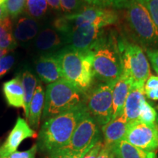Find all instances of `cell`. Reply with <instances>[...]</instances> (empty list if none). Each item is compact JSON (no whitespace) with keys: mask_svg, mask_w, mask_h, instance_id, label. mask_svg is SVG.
<instances>
[{"mask_svg":"<svg viewBox=\"0 0 158 158\" xmlns=\"http://www.w3.org/2000/svg\"><path fill=\"white\" fill-rule=\"evenodd\" d=\"M85 96L86 94L64 79L48 84L42 119L45 122L84 103Z\"/></svg>","mask_w":158,"mask_h":158,"instance_id":"cell-5","label":"cell"},{"mask_svg":"<svg viewBox=\"0 0 158 158\" xmlns=\"http://www.w3.org/2000/svg\"><path fill=\"white\" fill-rule=\"evenodd\" d=\"M144 92H145V96L149 99L153 100H158V88L155 89L144 91Z\"/></svg>","mask_w":158,"mask_h":158,"instance_id":"cell-38","label":"cell"},{"mask_svg":"<svg viewBox=\"0 0 158 158\" xmlns=\"http://www.w3.org/2000/svg\"><path fill=\"white\" fill-rule=\"evenodd\" d=\"M132 84H133L132 81L124 73H122L114 84L113 92H112L113 113H112L111 119L123 113L124 103Z\"/></svg>","mask_w":158,"mask_h":158,"instance_id":"cell-18","label":"cell"},{"mask_svg":"<svg viewBox=\"0 0 158 158\" xmlns=\"http://www.w3.org/2000/svg\"><path fill=\"white\" fill-rule=\"evenodd\" d=\"M100 126L87 112L77 124L67 149L77 153H84L102 139Z\"/></svg>","mask_w":158,"mask_h":158,"instance_id":"cell-9","label":"cell"},{"mask_svg":"<svg viewBox=\"0 0 158 158\" xmlns=\"http://www.w3.org/2000/svg\"><path fill=\"white\" fill-rule=\"evenodd\" d=\"M36 137V132L29 126L25 119L19 117L8 137L0 147V158H7L10 154L17 151L20 144L27 138Z\"/></svg>","mask_w":158,"mask_h":158,"instance_id":"cell-12","label":"cell"},{"mask_svg":"<svg viewBox=\"0 0 158 158\" xmlns=\"http://www.w3.org/2000/svg\"><path fill=\"white\" fill-rule=\"evenodd\" d=\"M84 153L74 152L67 148L63 147L48 154L45 158H81Z\"/></svg>","mask_w":158,"mask_h":158,"instance_id":"cell-29","label":"cell"},{"mask_svg":"<svg viewBox=\"0 0 158 158\" xmlns=\"http://www.w3.org/2000/svg\"><path fill=\"white\" fill-rule=\"evenodd\" d=\"M120 37L121 32L116 29L105 30L91 49L94 78L99 82L115 83L122 73Z\"/></svg>","mask_w":158,"mask_h":158,"instance_id":"cell-2","label":"cell"},{"mask_svg":"<svg viewBox=\"0 0 158 158\" xmlns=\"http://www.w3.org/2000/svg\"><path fill=\"white\" fill-rule=\"evenodd\" d=\"M45 102V91L43 89L41 82H38L35 93L31 98L29 105L28 122L29 126L33 130H37L39 127L41 116L43 115Z\"/></svg>","mask_w":158,"mask_h":158,"instance_id":"cell-20","label":"cell"},{"mask_svg":"<svg viewBox=\"0 0 158 158\" xmlns=\"http://www.w3.org/2000/svg\"><path fill=\"white\" fill-rule=\"evenodd\" d=\"M21 79V84L24 92V114L26 118H28L29 105H30L31 98L35 93V91L38 84L39 80L29 70H24L21 74H19Z\"/></svg>","mask_w":158,"mask_h":158,"instance_id":"cell-22","label":"cell"},{"mask_svg":"<svg viewBox=\"0 0 158 158\" xmlns=\"http://www.w3.org/2000/svg\"><path fill=\"white\" fill-rule=\"evenodd\" d=\"M145 52L152 65L154 70L158 74V48L147 49L145 50Z\"/></svg>","mask_w":158,"mask_h":158,"instance_id":"cell-34","label":"cell"},{"mask_svg":"<svg viewBox=\"0 0 158 158\" xmlns=\"http://www.w3.org/2000/svg\"><path fill=\"white\" fill-rule=\"evenodd\" d=\"M27 0H6L5 5L10 17L16 19L24 11Z\"/></svg>","mask_w":158,"mask_h":158,"instance_id":"cell-27","label":"cell"},{"mask_svg":"<svg viewBox=\"0 0 158 158\" xmlns=\"http://www.w3.org/2000/svg\"><path fill=\"white\" fill-rule=\"evenodd\" d=\"M87 112L84 102L45 121L38 134L37 149L48 155L66 147L77 124Z\"/></svg>","mask_w":158,"mask_h":158,"instance_id":"cell-1","label":"cell"},{"mask_svg":"<svg viewBox=\"0 0 158 158\" xmlns=\"http://www.w3.org/2000/svg\"><path fill=\"white\" fill-rule=\"evenodd\" d=\"M48 5L46 0H27L24 12L35 20L43 19L47 13Z\"/></svg>","mask_w":158,"mask_h":158,"instance_id":"cell-24","label":"cell"},{"mask_svg":"<svg viewBox=\"0 0 158 158\" xmlns=\"http://www.w3.org/2000/svg\"><path fill=\"white\" fill-rule=\"evenodd\" d=\"M17 43L13 35V23L10 17L0 21V48L10 51L16 47Z\"/></svg>","mask_w":158,"mask_h":158,"instance_id":"cell-23","label":"cell"},{"mask_svg":"<svg viewBox=\"0 0 158 158\" xmlns=\"http://www.w3.org/2000/svg\"><path fill=\"white\" fill-rule=\"evenodd\" d=\"M8 52V51L5 50V49H3V48H0V59L2 58V57L5 56L6 54Z\"/></svg>","mask_w":158,"mask_h":158,"instance_id":"cell-40","label":"cell"},{"mask_svg":"<svg viewBox=\"0 0 158 158\" xmlns=\"http://www.w3.org/2000/svg\"><path fill=\"white\" fill-rule=\"evenodd\" d=\"M135 1H137V2H141V1H143V0H135Z\"/></svg>","mask_w":158,"mask_h":158,"instance_id":"cell-42","label":"cell"},{"mask_svg":"<svg viewBox=\"0 0 158 158\" xmlns=\"http://www.w3.org/2000/svg\"><path fill=\"white\" fill-rule=\"evenodd\" d=\"M139 2L147 8L153 22L158 29V0H143Z\"/></svg>","mask_w":158,"mask_h":158,"instance_id":"cell-30","label":"cell"},{"mask_svg":"<svg viewBox=\"0 0 158 158\" xmlns=\"http://www.w3.org/2000/svg\"><path fill=\"white\" fill-rule=\"evenodd\" d=\"M138 120L149 125L158 124V114L157 110L147 100L142 106Z\"/></svg>","mask_w":158,"mask_h":158,"instance_id":"cell-25","label":"cell"},{"mask_svg":"<svg viewBox=\"0 0 158 158\" xmlns=\"http://www.w3.org/2000/svg\"><path fill=\"white\" fill-rule=\"evenodd\" d=\"M14 55H5L0 59V78L7 73L15 64Z\"/></svg>","mask_w":158,"mask_h":158,"instance_id":"cell-31","label":"cell"},{"mask_svg":"<svg viewBox=\"0 0 158 158\" xmlns=\"http://www.w3.org/2000/svg\"><path fill=\"white\" fill-rule=\"evenodd\" d=\"M3 94L10 106L24 108V92L19 75L3 84Z\"/></svg>","mask_w":158,"mask_h":158,"instance_id":"cell-19","label":"cell"},{"mask_svg":"<svg viewBox=\"0 0 158 158\" xmlns=\"http://www.w3.org/2000/svg\"><path fill=\"white\" fill-rule=\"evenodd\" d=\"M104 146L103 140H100L98 142H97L95 144H94L92 147H91L87 151L85 152L81 158H98L99 154L102 149Z\"/></svg>","mask_w":158,"mask_h":158,"instance_id":"cell-33","label":"cell"},{"mask_svg":"<svg viewBox=\"0 0 158 158\" xmlns=\"http://www.w3.org/2000/svg\"><path fill=\"white\" fill-rule=\"evenodd\" d=\"M124 140L146 152L158 149V124L149 125L135 120L130 122Z\"/></svg>","mask_w":158,"mask_h":158,"instance_id":"cell-10","label":"cell"},{"mask_svg":"<svg viewBox=\"0 0 158 158\" xmlns=\"http://www.w3.org/2000/svg\"><path fill=\"white\" fill-rule=\"evenodd\" d=\"M57 56L64 80L86 94L95 79L92 51H80L64 46L57 52Z\"/></svg>","mask_w":158,"mask_h":158,"instance_id":"cell-3","label":"cell"},{"mask_svg":"<svg viewBox=\"0 0 158 158\" xmlns=\"http://www.w3.org/2000/svg\"><path fill=\"white\" fill-rule=\"evenodd\" d=\"M119 21V16L116 10L102 8L86 5L78 13L58 17L53 22V27L62 36L69 31L89 25L106 27L115 25Z\"/></svg>","mask_w":158,"mask_h":158,"instance_id":"cell-6","label":"cell"},{"mask_svg":"<svg viewBox=\"0 0 158 158\" xmlns=\"http://www.w3.org/2000/svg\"><path fill=\"white\" fill-rule=\"evenodd\" d=\"M105 28L97 25L78 27L69 31L64 37L65 46L80 51H89L103 34Z\"/></svg>","mask_w":158,"mask_h":158,"instance_id":"cell-11","label":"cell"},{"mask_svg":"<svg viewBox=\"0 0 158 158\" xmlns=\"http://www.w3.org/2000/svg\"><path fill=\"white\" fill-rule=\"evenodd\" d=\"M116 158H156V152H146L122 140L112 147Z\"/></svg>","mask_w":158,"mask_h":158,"instance_id":"cell-21","label":"cell"},{"mask_svg":"<svg viewBox=\"0 0 158 158\" xmlns=\"http://www.w3.org/2000/svg\"><path fill=\"white\" fill-rule=\"evenodd\" d=\"M48 5L50 6L51 8L56 12H61V4L60 0H46Z\"/></svg>","mask_w":158,"mask_h":158,"instance_id":"cell-37","label":"cell"},{"mask_svg":"<svg viewBox=\"0 0 158 158\" xmlns=\"http://www.w3.org/2000/svg\"><path fill=\"white\" fill-rule=\"evenodd\" d=\"M37 151V146L34 145L26 151H15L10 155L7 158H35Z\"/></svg>","mask_w":158,"mask_h":158,"instance_id":"cell-32","label":"cell"},{"mask_svg":"<svg viewBox=\"0 0 158 158\" xmlns=\"http://www.w3.org/2000/svg\"><path fill=\"white\" fill-rule=\"evenodd\" d=\"M158 88V76H149L144 84V91L155 89Z\"/></svg>","mask_w":158,"mask_h":158,"instance_id":"cell-35","label":"cell"},{"mask_svg":"<svg viewBox=\"0 0 158 158\" xmlns=\"http://www.w3.org/2000/svg\"><path fill=\"white\" fill-rule=\"evenodd\" d=\"M34 45L41 55L56 54L66 45L62 34L53 27L41 29L35 37Z\"/></svg>","mask_w":158,"mask_h":158,"instance_id":"cell-14","label":"cell"},{"mask_svg":"<svg viewBox=\"0 0 158 158\" xmlns=\"http://www.w3.org/2000/svg\"><path fill=\"white\" fill-rule=\"evenodd\" d=\"M88 5L95 6L102 8L124 10L126 8L130 0H82Z\"/></svg>","mask_w":158,"mask_h":158,"instance_id":"cell-26","label":"cell"},{"mask_svg":"<svg viewBox=\"0 0 158 158\" xmlns=\"http://www.w3.org/2000/svg\"><path fill=\"white\" fill-rule=\"evenodd\" d=\"M144 85L132 84L126 99L123 113L129 122L138 120L140 110L146 101Z\"/></svg>","mask_w":158,"mask_h":158,"instance_id":"cell-16","label":"cell"},{"mask_svg":"<svg viewBox=\"0 0 158 158\" xmlns=\"http://www.w3.org/2000/svg\"><path fill=\"white\" fill-rule=\"evenodd\" d=\"M114 84L98 81L86 92L85 96L86 110L100 127L107 124L112 118Z\"/></svg>","mask_w":158,"mask_h":158,"instance_id":"cell-8","label":"cell"},{"mask_svg":"<svg viewBox=\"0 0 158 158\" xmlns=\"http://www.w3.org/2000/svg\"><path fill=\"white\" fill-rule=\"evenodd\" d=\"M60 4L62 11L65 15L78 13L86 5L82 0H60Z\"/></svg>","mask_w":158,"mask_h":158,"instance_id":"cell-28","label":"cell"},{"mask_svg":"<svg viewBox=\"0 0 158 158\" xmlns=\"http://www.w3.org/2000/svg\"><path fill=\"white\" fill-rule=\"evenodd\" d=\"M115 158H116V157H115Z\"/></svg>","mask_w":158,"mask_h":158,"instance_id":"cell-43","label":"cell"},{"mask_svg":"<svg viewBox=\"0 0 158 158\" xmlns=\"http://www.w3.org/2000/svg\"><path fill=\"white\" fill-rule=\"evenodd\" d=\"M120 49L122 68L133 84L144 85L150 76V66L143 49L121 33Z\"/></svg>","mask_w":158,"mask_h":158,"instance_id":"cell-7","label":"cell"},{"mask_svg":"<svg viewBox=\"0 0 158 158\" xmlns=\"http://www.w3.org/2000/svg\"><path fill=\"white\" fill-rule=\"evenodd\" d=\"M35 72L41 81L50 84L64 79L57 53L40 55L35 63Z\"/></svg>","mask_w":158,"mask_h":158,"instance_id":"cell-13","label":"cell"},{"mask_svg":"<svg viewBox=\"0 0 158 158\" xmlns=\"http://www.w3.org/2000/svg\"><path fill=\"white\" fill-rule=\"evenodd\" d=\"M40 29V27L37 20L25 15L18 19L13 28V35L16 42L27 43L35 39Z\"/></svg>","mask_w":158,"mask_h":158,"instance_id":"cell-17","label":"cell"},{"mask_svg":"<svg viewBox=\"0 0 158 158\" xmlns=\"http://www.w3.org/2000/svg\"><path fill=\"white\" fill-rule=\"evenodd\" d=\"M7 17H9V15L8 13H7V10L5 3L3 5H0V21H2Z\"/></svg>","mask_w":158,"mask_h":158,"instance_id":"cell-39","label":"cell"},{"mask_svg":"<svg viewBox=\"0 0 158 158\" xmlns=\"http://www.w3.org/2000/svg\"><path fill=\"white\" fill-rule=\"evenodd\" d=\"M6 2V0H0V5H3V4H5Z\"/></svg>","mask_w":158,"mask_h":158,"instance_id":"cell-41","label":"cell"},{"mask_svg":"<svg viewBox=\"0 0 158 158\" xmlns=\"http://www.w3.org/2000/svg\"><path fill=\"white\" fill-rule=\"evenodd\" d=\"M124 23L130 40L143 51L158 48V29L144 6L135 0H130L124 8Z\"/></svg>","mask_w":158,"mask_h":158,"instance_id":"cell-4","label":"cell"},{"mask_svg":"<svg viewBox=\"0 0 158 158\" xmlns=\"http://www.w3.org/2000/svg\"><path fill=\"white\" fill-rule=\"evenodd\" d=\"M98 158H115L112 147L104 145L99 154Z\"/></svg>","mask_w":158,"mask_h":158,"instance_id":"cell-36","label":"cell"},{"mask_svg":"<svg viewBox=\"0 0 158 158\" xmlns=\"http://www.w3.org/2000/svg\"><path fill=\"white\" fill-rule=\"evenodd\" d=\"M130 122L124 113L116 116L101 127L104 145L113 147L116 143L124 140Z\"/></svg>","mask_w":158,"mask_h":158,"instance_id":"cell-15","label":"cell"}]
</instances>
